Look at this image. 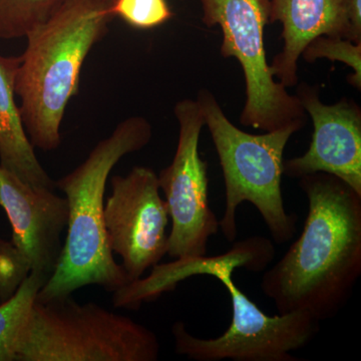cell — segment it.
<instances>
[{
  "label": "cell",
  "instance_id": "cell-16",
  "mask_svg": "<svg viewBox=\"0 0 361 361\" xmlns=\"http://www.w3.org/2000/svg\"><path fill=\"white\" fill-rule=\"evenodd\" d=\"M302 56L308 63H312L318 59H326L350 66L353 75L349 78V82L360 90L361 42L355 44L341 37L320 35L305 47Z\"/></svg>",
  "mask_w": 361,
  "mask_h": 361
},
{
  "label": "cell",
  "instance_id": "cell-5",
  "mask_svg": "<svg viewBox=\"0 0 361 361\" xmlns=\"http://www.w3.org/2000/svg\"><path fill=\"white\" fill-rule=\"evenodd\" d=\"M197 101L224 176L226 207L219 228L225 238H236L237 209L249 202L262 216L275 242L286 243L295 235L297 216L287 213L282 196L284 151L291 135L302 127L289 125L262 135L248 134L228 120L209 90H202Z\"/></svg>",
  "mask_w": 361,
  "mask_h": 361
},
{
  "label": "cell",
  "instance_id": "cell-10",
  "mask_svg": "<svg viewBox=\"0 0 361 361\" xmlns=\"http://www.w3.org/2000/svg\"><path fill=\"white\" fill-rule=\"evenodd\" d=\"M111 186L104 203L106 237L133 282L167 255L168 206L152 169L135 167L127 176H114Z\"/></svg>",
  "mask_w": 361,
  "mask_h": 361
},
{
  "label": "cell",
  "instance_id": "cell-18",
  "mask_svg": "<svg viewBox=\"0 0 361 361\" xmlns=\"http://www.w3.org/2000/svg\"><path fill=\"white\" fill-rule=\"evenodd\" d=\"M345 16L348 32L346 39L360 44L361 42V0H341Z\"/></svg>",
  "mask_w": 361,
  "mask_h": 361
},
{
  "label": "cell",
  "instance_id": "cell-6",
  "mask_svg": "<svg viewBox=\"0 0 361 361\" xmlns=\"http://www.w3.org/2000/svg\"><path fill=\"white\" fill-rule=\"evenodd\" d=\"M159 355L155 332L70 295L33 302L16 361H157Z\"/></svg>",
  "mask_w": 361,
  "mask_h": 361
},
{
  "label": "cell",
  "instance_id": "cell-15",
  "mask_svg": "<svg viewBox=\"0 0 361 361\" xmlns=\"http://www.w3.org/2000/svg\"><path fill=\"white\" fill-rule=\"evenodd\" d=\"M66 0H0V39L25 37Z\"/></svg>",
  "mask_w": 361,
  "mask_h": 361
},
{
  "label": "cell",
  "instance_id": "cell-17",
  "mask_svg": "<svg viewBox=\"0 0 361 361\" xmlns=\"http://www.w3.org/2000/svg\"><path fill=\"white\" fill-rule=\"evenodd\" d=\"M111 16L137 30H153L173 18L167 0H113Z\"/></svg>",
  "mask_w": 361,
  "mask_h": 361
},
{
  "label": "cell",
  "instance_id": "cell-14",
  "mask_svg": "<svg viewBox=\"0 0 361 361\" xmlns=\"http://www.w3.org/2000/svg\"><path fill=\"white\" fill-rule=\"evenodd\" d=\"M49 277L30 272L13 295L0 304V361H16L18 341L33 302Z\"/></svg>",
  "mask_w": 361,
  "mask_h": 361
},
{
  "label": "cell",
  "instance_id": "cell-4",
  "mask_svg": "<svg viewBox=\"0 0 361 361\" xmlns=\"http://www.w3.org/2000/svg\"><path fill=\"white\" fill-rule=\"evenodd\" d=\"M274 257L272 242L254 236L237 242L223 255L188 258L185 270L190 277H214L227 289L231 297L232 322L222 336L211 339L192 336L184 322H176L172 327L176 353L196 361L299 360L292 353L314 338L320 322L301 312L265 314L232 277L233 271L238 268L261 272Z\"/></svg>",
  "mask_w": 361,
  "mask_h": 361
},
{
  "label": "cell",
  "instance_id": "cell-3",
  "mask_svg": "<svg viewBox=\"0 0 361 361\" xmlns=\"http://www.w3.org/2000/svg\"><path fill=\"white\" fill-rule=\"evenodd\" d=\"M113 0H66L27 33L20 56L16 94L26 134L35 148L61 146L66 106L78 94L80 71L92 47L109 32Z\"/></svg>",
  "mask_w": 361,
  "mask_h": 361
},
{
  "label": "cell",
  "instance_id": "cell-8",
  "mask_svg": "<svg viewBox=\"0 0 361 361\" xmlns=\"http://www.w3.org/2000/svg\"><path fill=\"white\" fill-rule=\"evenodd\" d=\"M54 191L30 186L0 167V207L13 227V241L0 240V300L13 295L30 272L49 279L56 270L68 205Z\"/></svg>",
  "mask_w": 361,
  "mask_h": 361
},
{
  "label": "cell",
  "instance_id": "cell-12",
  "mask_svg": "<svg viewBox=\"0 0 361 361\" xmlns=\"http://www.w3.org/2000/svg\"><path fill=\"white\" fill-rule=\"evenodd\" d=\"M282 23L283 49L270 66L284 87L298 82L297 63L305 47L320 35L346 39L348 25L341 0H271L270 23Z\"/></svg>",
  "mask_w": 361,
  "mask_h": 361
},
{
  "label": "cell",
  "instance_id": "cell-7",
  "mask_svg": "<svg viewBox=\"0 0 361 361\" xmlns=\"http://www.w3.org/2000/svg\"><path fill=\"white\" fill-rule=\"evenodd\" d=\"M203 21L219 25L221 54L235 58L243 70L246 102L240 116L245 127L271 132L289 125L303 127L306 113L298 97L275 80L267 63L265 26L270 21L271 0H200Z\"/></svg>",
  "mask_w": 361,
  "mask_h": 361
},
{
  "label": "cell",
  "instance_id": "cell-13",
  "mask_svg": "<svg viewBox=\"0 0 361 361\" xmlns=\"http://www.w3.org/2000/svg\"><path fill=\"white\" fill-rule=\"evenodd\" d=\"M20 56H0V167L35 188L56 189L26 134L16 102V78Z\"/></svg>",
  "mask_w": 361,
  "mask_h": 361
},
{
  "label": "cell",
  "instance_id": "cell-11",
  "mask_svg": "<svg viewBox=\"0 0 361 361\" xmlns=\"http://www.w3.org/2000/svg\"><path fill=\"white\" fill-rule=\"evenodd\" d=\"M298 99L313 123L307 152L284 161L283 174L290 178L325 173L343 180L361 195V111L353 101L324 104L318 90L302 85Z\"/></svg>",
  "mask_w": 361,
  "mask_h": 361
},
{
  "label": "cell",
  "instance_id": "cell-9",
  "mask_svg": "<svg viewBox=\"0 0 361 361\" xmlns=\"http://www.w3.org/2000/svg\"><path fill=\"white\" fill-rule=\"evenodd\" d=\"M179 139L172 163L158 176L166 196L172 229L169 234L170 257L206 256L211 236L219 231V220L208 201L207 161L199 154V141L205 126L198 101L186 99L175 106Z\"/></svg>",
  "mask_w": 361,
  "mask_h": 361
},
{
  "label": "cell",
  "instance_id": "cell-2",
  "mask_svg": "<svg viewBox=\"0 0 361 361\" xmlns=\"http://www.w3.org/2000/svg\"><path fill=\"white\" fill-rule=\"evenodd\" d=\"M152 127L142 116H130L116 126L70 174L56 180L68 205V233L59 263L35 300L47 302L97 285L118 291L130 283L122 265L114 259L104 227V192L111 170L123 157L151 141Z\"/></svg>",
  "mask_w": 361,
  "mask_h": 361
},
{
  "label": "cell",
  "instance_id": "cell-1",
  "mask_svg": "<svg viewBox=\"0 0 361 361\" xmlns=\"http://www.w3.org/2000/svg\"><path fill=\"white\" fill-rule=\"evenodd\" d=\"M308 201L303 231L263 275L261 289L278 314L316 322L344 307L361 274V195L325 173L299 178Z\"/></svg>",
  "mask_w": 361,
  "mask_h": 361
}]
</instances>
